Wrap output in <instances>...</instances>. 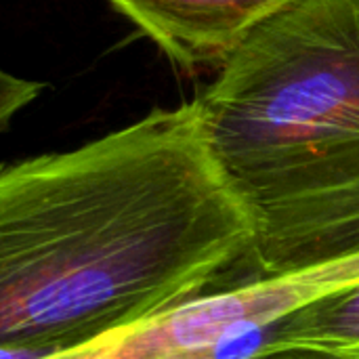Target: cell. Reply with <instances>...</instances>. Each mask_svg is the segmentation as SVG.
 <instances>
[{
  "mask_svg": "<svg viewBox=\"0 0 359 359\" xmlns=\"http://www.w3.org/2000/svg\"><path fill=\"white\" fill-rule=\"evenodd\" d=\"M294 0H109L177 67H223L244 40Z\"/></svg>",
  "mask_w": 359,
  "mask_h": 359,
  "instance_id": "4",
  "label": "cell"
},
{
  "mask_svg": "<svg viewBox=\"0 0 359 359\" xmlns=\"http://www.w3.org/2000/svg\"><path fill=\"white\" fill-rule=\"evenodd\" d=\"M42 88H44L42 82L23 80L8 72H2L0 74V124L2 128H6L8 120L27 103H32L40 95Z\"/></svg>",
  "mask_w": 359,
  "mask_h": 359,
  "instance_id": "6",
  "label": "cell"
},
{
  "mask_svg": "<svg viewBox=\"0 0 359 359\" xmlns=\"http://www.w3.org/2000/svg\"><path fill=\"white\" fill-rule=\"evenodd\" d=\"M265 359H301L297 353H276V355H269Z\"/></svg>",
  "mask_w": 359,
  "mask_h": 359,
  "instance_id": "7",
  "label": "cell"
},
{
  "mask_svg": "<svg viewBox=\"0 0 359 359\" xmlns=\"http://www.w3.org/2000/svg\"><path fill=\"white\" fill-rule=\"evenodd\" d=\"M359 284V255L282 276H236L147 322L27 359H265L301 309Z\"/></svg>",
  "mask_w": 359,
  "mask_h": 359,
  "instance_id": "3",
  "label": "cell"
},
{
  "mask_svg": "<svg viewBox=\"0 0 359 359\" xmlns=\"http://www.w3.org/2000/svg\"><path fill=\"white\" fill-rule=\"evenodd\" d=\"M198 101L0 172L4 359L69 351L259 273Z\"/></svg>",
  "mask_w": 359,
  "mask_h": 359,
  "instance_id": "1",
  "label": "cell"
},
{
  "mask_svg": "<svg viewBox=\"0 0 359 359\" xmlns=\"http://www.w3.org/2000/svg\"><path fill=\"white\" fill-rule=\"evenodd\" d=\"M194 99L261 276L359 255V0H294Z\"/></svg>",
  "mask_w": 359,
  "mask_h": 359,
  "instance_id": "2",
  "label": "cell"
},
{
  "mask_svg": "<svg viewBox=\"0 0 359 359\" xmlns=\"http://www.w3.org/2000/svg\"><path fill=\"white\" fill-rule=\"evenodd\" d=\"M301 351L316 359H359V284L294 313L271 351Z\"/></svg>",
  "mask_w": 359,
  "mask_h": 359,
  "instance_id": "5",
  "label": "cell"
}]
</instances>
